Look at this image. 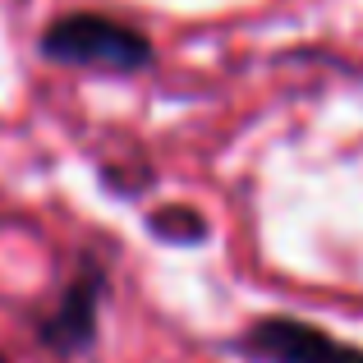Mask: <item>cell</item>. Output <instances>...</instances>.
I'll return each instance as SVG.
<instances>
[{
    "mask_svg": "<svg viewBox=\"0 0 363 363\" xmlns=\"http://www.w3.org/2000/svg\"><path fill=\"white\" fill-rule=\"evenodd\" d=\"M235 354L248 363H363V350L303 318H257L235 336Z\"/></svg>",
    "mask_w": 363,
    "mask_h": 363,
    "instance_id": "2",
    "label": "cell"
},
{
    "mask_svg": "<svg viewBox=\"0 0 363 363\" xmlns=\"http://www.w3.org/2000/svg\"><path fill=\"white\" fill-rule=\"evenodd\" d=\"M0 363H9V359H0Z\"/></svg>",
    "mask_w": 363,
    "mask_h": 363,
    "instance_id": "5",
    "label": "cell"
},
{
    "mask_svg": "<svg viewBox=\"0 0 363 363\" xmlns=\"http://www.w3.org/2000/svg\"><path fill=\"white\" fill-rule=\"evenodd\" d=\"M152 235H161V240H175V244H189V240H207V221L198 212H189V207H166V212H157L147 221Z\"/></svg>",
    "mask_w": 363,
    "mask_h": 363,
    "instance_id": "4",
    "label": "cell"
},
{
    "mask_svg": "<svg viewBox=\"0 0 363 363\" xmlns=\"http://www.w3.org/2000/svg\"><path fill=\"white\" fill-rule=\"evenodd\" d=\"M37 51L51 65H65V69H92V74H143L157 51L152 42L138 33V28L120 23L111 14H92V9H79V14L55 18L42 33Z\"/></svg>",
    "mask_w": 363,
    "mask_h": 363,
    "instance_id": "1",
    "label": "cell"
},
{
    "mask_svg": "<svg viewBox=\"0 0 363 363\" xmlns=\"http://www.w3.org/2000/svg\"><path fill=\"white\" fill-rule=\"evenodd\" d=\"M101 299H106V272L101 262L83 257L74 281L65 285V294L55 299V308L37 322V345L55 359H79L92 350L97 340V322H101Z\"/></svg>",
    "mask_w": 363,
    "mask_h": 363,
    "instance_id": "3",
    "label": "cell"
}]
</instances>
